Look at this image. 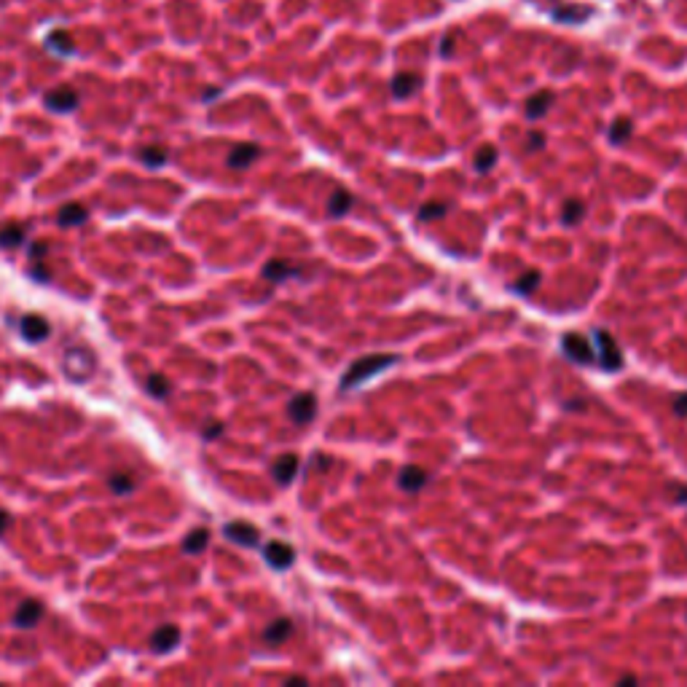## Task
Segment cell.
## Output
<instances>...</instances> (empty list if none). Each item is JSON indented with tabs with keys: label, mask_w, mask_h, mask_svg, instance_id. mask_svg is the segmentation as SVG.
Masks as SVG:
<instances>
[{
	"label": "cell",
	"mask_w": 687,
	"mask_h": 687,
	"mask_svg": "<svg viewBox=\"0 0 687 687\" xmlns=\"http://www.w3.org/2000/svg\"><path fill=\"white\" fill-rule=\"evenodd\" d=\"M62 371L73 379V382H86L92 379V373L97 371V357L89 346H70L65 349V357H62Z\"/></svg>",
	"instance_id": "7a4b0ae2"
},
{
	"label": "cell",
	"mask_w": 687,
	"mask_h": 687,
	"mask_svg": "<svg viewBox=\"0 0 687 687\" xmlns=\"http://www.w3.org/2000/svg\"><path fill=\"white\" fill-rule=\"evenodd\" d=\"M140 159L145 167H164L167 164V151L164 148H142L140 151Z\"/></svg>",
	"instance_id": "f1b7e54d"
},
{
	"label": "cell",
	"mask_w": 687,
	"mask_h": 687,
	"mask_svg": "<svg viewBox=\"0 0 687 687\" xmlns=\"http://www.w3.org/2000/svg\"><path fill=\"white\" fill-rule=\"evenodd\" d=\"M148 392H151L153 398H167V395H169V382H167V376L153 373V376L148 379Z\"/></svg>",
	"instance_id": "4dcf8cb0"
},
{
	"label": "cell",
	"mask_w": 687,
	"mask_h": 687,
	"mask_svg": "<svg viewBox=\"0 0 687 687\" xmlns=\"http://www.w3.org/2000/svg\"><path fill=\"white\" fill-rule=\"evenodd\" d=\"M263 559H266V564L274 566V569H287V566H293V561H296V550L287 545V543H269V545L263 548Z\"/></svg>",
	"instance_id": "9c48e42d"
},
{
	"label": "cell",
	"mask_w": 687,
	"mask_h": 687,
	"mask_svg": "<svg viewBox=\"0 0 687 687\" xmlns=\"http://www.w3.org/2000/svg\"><path fill=\"white\" fill-rule=\"evenodd\" d=\"M290 634H293V623L287 618H280L263 631V642L269 647H280L285 645V639H290Z\"/></svg>",
	"instance_id": "9a60e30c"
},
{
	"label": "cell",
	"mask_w": 687,
	"mask_h": 687,
	"mask_svg": "<svg viewBox=\"0 0 687 687\" xmlns=\"http://www.w3.org/2000/svg\"><path fill=\"white\" fill-rule=\"evenodd\" d=\"M395 363H398L395 355H368V357L355 360V363L349 365V371L341 376V392H349L355 387L365 384L368 379H373L376 373H382V371H387L389 365Z\"/></svg>",
	"instance_id": "6da1fadb"
},
{
	"label": "cell",
	"mask_w": 687,
	"mask_h": 687,
	"mask_svg": "<svg viewBox=\"0 0 687 687\" xmlns=\"http://www.w3.org/2000/svg\"><path fill=\"white\" fill-rule=\"evenodd\" d=\"M583 215H586V204L580 202V199H569L561 207V223L564 226H577V223L583 221Z\"/></svg>",
	"instance_id": "603a6c76"
},
{
	"label": "cell",
	"mask_w": 687,
	"mask_h": 687,
	"mask_svg": "<svg viewBox=\"0 0 687 687\" xmlns=\"http://www.w3.org/2000/svg\"><path fill=\"white\" fill-rule=\"evenodd\" d=\"M543 145H545V137H543L540 132H532V135H529V142H526V151L534 153V151H540Z\"/></svg>",
	"instance_id": "d6a6232c"
},
{
	"label": "cell",
	"mask_w": 687,
	"mask_h": 687,
	"mask_svg": "<svg viewBox=\"0 0 687 687\" xmlns=\"http://www.w3.org/2000/svg\"><path fill=\"white\" fill-rule=\"evenodd\" d=\"M180 642V628L178 626H159L153 634H151V642L148 647L156 652V655H167V652H172L175 647Z\"/></svg>",
	"instance_id": "ba28073f"
},
{
	"label": "cell",
	"mask_w": 687,
	"mask_h": 687,
	"mask_svg": "<svg viewBox=\"0 0 687 687\" xmlns=\"http://www.w3.org/2000/svg\"><path fill=\"white\" fill-rule=\"evenodd\" d=\"M258 156H261V148H258V145L242 142V145H237V148L228 153V167H231V169H247Z\"/></svg>",
	"instance_id": "4fadbf2b"
},
{
	"label": "cell",
	"mask_w": 687,
	"mask_h": 687,
	"mask_svg": "<svg viewBox=\"0 0 687 687\" xmlns=\"http://www.w3.org/2000/svg\"><path fill=\"white\" fill-rule=\"evenodd\" d=\"M446 212H448V204H443V202H430V204H425V207H419V221H425V223H430V221H438V218H443Z\"/></svg>",
	"instance_id": "83f0119b"
},
{
	"label": "cell",
	"mask_w": 687,
	"mask_h": 687,
	"mask_svg": "<svg viewBox=\"0 0 687 687\" xmlns=\"http://www.w3.org/2000/svg\"><path fill=\"white\" fill-rule=\"evenodd\" d=\"M8 524H11V516H8L6 510H0V534L8 529Z\"/></svg>",
	"instance_id": "e575fe53"
},
{
	"label": "cell",
	"mask_w": 687,
	"mask_h": 687,
	"mask_svg": "<svg viewBox=\"0 0 687 687\" xmlns=\"http://www.w3.org/2000/svg\"><path fill=\"white\" fill-rule=\"evenodd\" d=\"M540 271H526V274H521L516 282H513V290L516 293H521V296H529V293H534L537 287H540Z\"/></svg>",
	"instance_id": "484cf974"
},
{
	"label": "cell",
	"mask_w": 687,
	"mask_h": 687,
	"mask_svg": "<svg viewBox=\"0 0 687 687\" xmlns=\"http://www.w3.org/2000/svg\"><path fill=\"white\" fill-rule=\"evenodd\" d=\"M561 349H564L566 357L577 365H591L596 360L593 344L588 341L586 336H580V333H566L564 339H561Z\"/></svg>",
	"instance_id": "277c9868"
},
{
	"label": "cell",
	"mask_w": 687,
	"mask_h": 687,
	"mask_svg": "<svg viewBox=\"0 0 687 687\" xmlns=\"http://www.w3.org/2000/svg\"><path fill=\"white\" fill-rule=\"evenodd\" d=\"M296 473H298V457L296 454H282L274 467H271V475H274V481L277 484H293V478H296Z\"/></svg>",
	"instance_id": "7c38bea8"
},
{
	"label": "cell",
	"mask_w": 687,
	"mask_h": 687,
	"mask_svg": "<svg viewBox=\"0 0 687 687\" xmlns=\"http://www.w3.org/2000/svg\"><path fill=\"white\" fill-rule=\"evenodd\" d=\"M550 105H553V94H550V92H537L534 97H529V102H526V108H524L526 119H532V121L543 119Z\"/></svg>",
	"instance_id": "e0dca14e"
},
{
	"label": "cell",
	"mask_w": 687,
	"mask_h": 687,
	"mask_svg": "<svg viewBox=\"0 0 687 687\" xmlns=\"http://www.w3.org/2000/svg\"><path fill=\"white\" fill-rule=\"evenodd\" d=\"M287 414H290V419L296 422V425H309V422H314V416H317V398L312 395V392H301V395H296L290 405H287Z\"/></svg>",
	"instance_id": "5b68a950"
},
{
	"label": "cell",
	"mask_w": 687,
	"mask_h": 687,
	"mask_svg": "<svg viewBox=\"0 0 687 687\" xmlns=\"http://www.w3.org/2000/svg\"><path fill=\"white\" fill-rule=\"evenodd\" d=\"M671 405H674V414H677V416H685V419H687V392L677 395Z\"/></svg>",
	"instance_id": "1f68e13d"
},
{
	"label": "cell",
	"mask_w": 687,
	"mask_h": 687,
	"mask_svg": "<svg viewBox=\"0 0 687 687\" xmlns=\"http://www.w3.org/2000/svg\"><path fill=\"white\" fill-rule=\"evenodd\" d=\"M352 204H355V199H352L346 191H336V194L330 196V202H328V215H330V218H344V215L349 212Z\"/></svg>",
	"instance_id": "ffe728a7"
},
{
	"label": "cell",
	"mask_w": 687,
	"mask_h": 687,
	"mask_svg": "<svg viewBox=\"0 0 687 687\" xmlns=\"http://www.w3.org/2000/svg\"><path fill=\"white\" fill-rule=\"evenodd\" d=\"M22 336H24V341L30 344H38L43 339H49V333H51V325L46 317H38V314H27L19 325Z\"/></svg>",
	"instance_id": "30bf717a"
},
{
	"label": "cell",
	"mask_w": 687,
	"mask_h": 687,
	"mask_svg": "<svg viewBox=\"0 0 687 687\" xmlns=\"http://www.w3.org/2000/svg\"><path fill=\"white\" fill-rule=\"evenodd\" d=\"M416 89H419V76H414V73H398L392 78V97H398V100L411 97Z\"/></svg>",
	"instance_id": "2e32d148"
},
{
	"label": "cell",
	"mask_w": 687,
	"mask_h": 687,
	"mask_svg": "<svg viewBox=\"0 0 687 687\" xmlns=\"http://www.w3.org/2000/svg\"><path fill=\"white\" fill-rule=\"evenodd\" d=\"M591 339H593V352H596V363L602 371L607 373H612V371H620L623 368V352H620V346L618 341L607 333L604 328H596L593 333H591Z\"/></svg>",
	"instance_id": "3957f363"
},
{
	"label": "cell",
	"mask_w": 687,
	"mask_h": 687,
	"mask_svg": "<svg viewBox=\"0 0 687 687\" xmlns=\"http://www.w3.org/2000/svg\"><path fill=\"white\" fill-rule=\"evenodd\" d=\"M24 239V228L22 226H6V228H0V244L3 247H17L22 244Z\"/></svg>",
	"instance_id": "f546056e"
},
{
	"label": "cell",
	"mask_w": 687,
	"mask_h": 687,
	"mask_svg": "<svg viewBox=\"0 0 687 687\" xmlns=\"http://www.w3.org/2000/svg\"><path fill=\"white\" fill-rule=\"evenodd\" d=\"M207 543H210V532H207V529H194V532L185 534L183 550H185V553H202L204 548H207Z\"/></svg>",
	"instance_id": "7402d4cb"
},
{
	"label": "cell",
	"mask_w": 687,
	"mask_h": 687,
	"mask_svg": "<svg viewBox=\"0 0 687 687\" xmlns=\"http://www.w3.org/2000/svg\"><path fill=\"white\" fill-rule=\"evenodd\" d=\"M41 618H43V604L41 602H35V599H27V602H22V607L14 612V626L35 628Z\"/></svg>",
	"instance_id": "8fae6325"
},
{
	"label": "cell",
	"mask_w": 687,
	"mask_h": 687,
	"mask_svg": "<svg viewBox=\"0 0 687 687\" xmlns=\"http://www.w3.org/2000/svg\"><path fill=\"white\" fill-rule=\"evenodd\" d=\"M108 489H110L113 494L124 497V494H129V491L135 489V478H132L129 473H113V475L108 478Z\"/></svg>",
	"instance_id": "d4e9b609"
},
{
	"label": "cell",
	"mask_w": 687,
	"mask_h": 687,
	"mask_svg": "<svg viewBox=\"0 0 687 687\" xmlns=\"http://www.w3.org/2000/svg\"><path fill=\"white\" fill-rule=\"evenodd\" d=\"M631 132H634V124L628 121V119H618V121L609 126V140L615 142V145H623L631 137Z\"/></svg>",
	"instance_id": "4316f807"
},
{
	"label": "cell",
	"mask_w": 687,
	"mask_h": 687,
	"mask_svg": "<svg viewBox=\"0 0 687 687\" xmlns=\"http://www.w3.org/2000/svg\"><path fill=\"white\" fill-rule=\"evenodd\" d=\"M86 218H89V212L81 204H65L60 210L62 226H81V223H86Z\"/></svg>",
	"instance_id": "44dd1931"
},
{
	"label": "cell",
	"mask_w": 687,
	"mask_h": 687,
	"mask_svg": "<svg viewBox=\"0 0 687 687\" xmlns=\"http://www.w3.org/2000/svg\"><path fill=\"white\" fill-rule=\"evenodd\" d=\"M398 484H400V489L408 491V494H416V491L427 484V470H422V467H416V465H405L403 470H400Z\"/></svg>",
	"instance_id": "5bb4252c"
},
{
	"label": "cell",
	"mask_w": 687,
	"mask_h": 687,
	"mask_svg": "<svg viewBox=\"0 0 687 687\" xmlns=\"http://www.w3.org/2000/svg\"><path fill=\"white\" fill-rule=\"evenodd\" d=\"M46 46H49L54 54H60V57H70V54L76 51V43L70 38V33H65V30H54V33L49 35Z\"/></svg>",
	"instance_id": "ac0fdd59"
},
{
	"label": "cell",
	"mask_w": 687,
	"mask_h": 687,
	"mask_svg": "<svg viewBox=\"0 0 687 687\" xmlns=\"http://www.w3.org/2000/svg\"><path fill=\"white\" fill-rule=\"evenodd\" d=\"M293 274H296V269L282 261H271L263 266V277H266L269 282H285V280L293 277Z\"/></svg>",
	"instance_id": "d6986e66"
},
{
	"label": "cell",
	"mask_w": 687,
	"mask_h": 687,
	"mask_svg": "<svg viewBox=\"0 0 687 687\" xmlns=\"http://www.w3.org/2000/svg\"><path fill=\"white\" fill-rule=\"evenodd\" d=\"M497 164V148L494 145H484L478 153H475V172H491Z\"/></svg>",
	"instance_id": "cb8c5ba5"
},
{
	"label": "cell",
	"mask_w": 687,
	"mask_h": 687,
	"mask_svg": "<svg viewBox=\"0 0 687 687\" xmlns=\"http://www.w3.org/2000/svg\"><path fill=\"white\" fill-rule=\"evenodd\" d=\"M223 435V425L221 422H210V425L204 427V438L207 441H212V438H221Z\"/></svg>",
	"instance_id": "836d02e7"
},
{
	"label": "cell",
	"mask_w": 687,
	"mask_h": 687,
	"mask_svg": "<svg viewBox=\"0 0 687 687\" xmlns=\"http://www.w3.org/2000/svg\"><path fill=\"white\" fill-rule=\"evenodd\" d=\"M618 685H636V677H623V679H618Z\"/></svg>",
	"instance_id": "d590c367"
},
{
	"label": "cell",
	"mask_w": 687,
	"mask_h": 687,
	"mask_svg": "<svg viewBox=\"0 0 687 687\" xmlns=\"http://www.w3.org/2000/svg\"><path fill=\"white\" fill-rule=\"evenodd\" d=\"M218 94H221V89H210V92H207V97H204V100H212V97H218Z\"/></svg>",
	"instance_id": "74e56055"
},
{
	"label": "cell",
	"mask_w": 687,
	"mask_h": 687,
	"mask_svg": "<svg viewBox=\"0 0 687 687\" xmlns=\"http://www.w3.org/2000/svg\"><path fill=\"white\" fill-rule=\"evenodd\" d=\"M679 502H687V489L685 486H679Z\"/></svg>",
	"instance_id": "f35d334b"
},
{
	"label": "cell",
	"mask_w": 687,
	"mask_h": 687,
	"mask_svg": "<svg viewBox=\"0 0 687 687\" xmlns=\"http://www.w3.org/2000/svg\"><path fill=\"white\" fill-rule=\"evenodd\" d=\"M223 534H226L231 543L244 545V548H253L261 543V532H258L253 524H247V521H231V524H226Z\"/></svg>",
	"instance_id": "52a82bcc"
},
{
	"label": "cell",
	"mask_w": 687,
	"mask_h": 687,
	"mask_svg": "<svg viewBox=\"0 0 687 687\" xmlns=\"http://www.w3.org/2000/svg\"><path fill=\"white\" fill-rule=\"evenodd\" d=\"M46 108L54 110V113H70L78 108V92L70 89V86H60V89H51L46 92Z\"/></svg>",
	"instance_id": "8992f818"
},
{
	"label": "cell",
	"mask_w": 687,
	"mask_h": 687,
	"mask_svg": "<svg viewBox=\"0 0 687 687\" xmlns=\"http://www.w3.org/2000/svg\"><path fill=\"white\" fill-rule=\"evenodd\" d=\"M287 685H306V679L303 677H293V679H287Z\"/></svg>",
	"instance_id": "8d00e7d4"
}]
</instances>
